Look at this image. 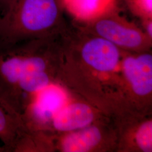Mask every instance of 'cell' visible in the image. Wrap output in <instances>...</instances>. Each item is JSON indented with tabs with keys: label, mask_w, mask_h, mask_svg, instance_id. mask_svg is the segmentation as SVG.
<instances>
[{
	"label": "cell",
	"mask_w": 152,
	"mask_h": 152,
	"mask_svg": "<svg viewBox=\"0 0 152 152\" xmlns=\"http://www.w3.org/2000/svg\"><path fill=\"white\" fill-rule=\"evenodd\" d=\"M1 14H0V18H1Z\"/></svg>",
	"instance_id": "14"
},
{
	"label": "cell",
	"mask_w": 152,
	"mask_h": 152,
	"mask_svg": "<svg viewBox=\"0 0 152 152\" xmlns=\"http://www.w3.org/2000/svg\"><path fill=\"white\" fill-rule=\"evenodd\" d=\"M21 131L18 121L0 105V140L7 152H12Z\"/></svg>",
	"instance_id": "9"
},
{
	"label": "cell",
	"mask_w": 152,
	"mask_h": 152,
	"mask_svg": "<svg viewBox=\"0 0 152 152\" xmlns=\"http://www.w3.org/2000/svg\"><path fill=\"white\" fill-rule=\"evenodd\" d=\"M60 0H15L0 18V39L10 42L60 36L68 27Z\"/></svg>",
	"instance_id": "1"
},
{
	"label": "cell",
	"mask_w": 152,
	"mask_h": 152,
	"mask_svg": "<svg viewBox=\"0 0 152 152\" xmlns=\"http://www.w3.org/2000/svg\"><path fill=\"white\" fill-rule=\"evenodd\" d=\"M78 26L108 40L125 52L150 51L152 46V39L136 23L123 16L120 9L86 24Z\"/></svg>",
	"instance_id": "2"
},
{
	"label": "cell",
	"mask_w": 152,
	"mask_h": 152,
	"mask_svg": "<svg viewBox=\"0 0 152 152\" xmlns=\"http://www.w3.org/2000/svg\"><path fill=\"white\" fill-rule=\"evenodd\" d=\"M54 147L63 152H106L118 146L117 134L99 120L80 129L61 133Z\"/></svg>",
	"instance_id": "3"
},
{
	"label": "cell",
	"mask_w": 152,
	"mask_h": 152,
	"mask_svg": "<svg viewBox=\"0 0 152 152\" xmlns=\"http://www.w3.org/2000/svg\"><path fill=\"white\" fill-rule=\"evenodd\" d=\"M131 15L141 20L152 18V0H118Z\"/></svg>",
	"instance_id": "10"
},
{
	"label": "cell",
	"mask_w": 152,
	"mask_h": 152,
	"mask_svg": "<svg viewBox=\"0 0 152 152\" xmlns=\"http://www.w3.org/2000/svg\"><path fill=\"white\" fill-rule=\"evenodd\" d=\"M125 135L127 136H122L118 141L117 147H121L122 151L152 152V119L141 121L132 129H130Z\"/></svg>",
	"instance_id": "7"
},
{
	"label": "cell",
	"mask_w": 152,
	"mask_h": 152,
	"mask_svg": "<svg viewBox=\"0 0 152 152\" xmlns=\"http://www.w3.org/2000/svg\"><path fill=\"white\" fill-rule=\"evenodd\" d=\"M100 112L91 105L74 102L60 109L51 120L54 130L65 133L85 127L99 120Z\"/></svg>",
	"instance_id": "5"
},
{
	"label": "cell",
	"mask_w": 152,
	"mask_h": 152,
	"mask_svg": "<svg viewBox=\"0 0 152 152\" xmlns=\"http://www.w3.org/2000/svg\"><path fill=\"white\" fill-rule=\"evenodd\" d=\"M15 0H0V14L2 16L5 14L14 3Z\"/></svg>",
	"instance_id": "12"
},
{
	"label": "cell",
	"mask_w": 152,
	"mask_h": 152,
	"mask_svg": "<svg viewBox=\"0 0 152 152\" xmlns=\"http://www.w3.org/2000/svg\"><path fill=\"white\" fill-rule=\"evenodd\" d=\"M141 27L147 36L152 39V18L145 19L140 20Z\"/></svg>",
	"instance_id": "11"
},
{
	"label": "cell",
	"mask_w": 152,
	"mask_h": 152,
	"mask_svg": "<svg viewBox=\"0 0 152 152\" xmlns=\"http://www.w3.org/2000/svg\"><path fill=\"white\" fill-rule=\"evenodd\" d=\"M51 85L38 92L39 96L33 107L35 112L42 120L45 118L46 121L49 119L51 121L55 114L66 104L64 92L59 87H51Z\"/></svg>",
	"instance_id": "8"
},
{
	"label": "cell",
	"mask_w": 152,
	"mask_h": 152,
	"mask_svg": "<svg viewBox=\"0 0 152 152\" xmlns=\"http://www.w3.org/2000/svg\"><path fill=\"white\" fill-rule=\"evenodd\" d=\"M0 152H7V150L5 147L4 145L2 147H0Z\"/></svg>",
	"instance_id": "13"
},
{
	"label": "cell",
	"mask_w": 152,
	"mask_h": 152,
	"mask_svg": "<svg viewBox=\"0 0 152 152\" xmlns=\"http://www.w3.org/2000/svg\"><path fill=\"white\" fill-rule=\"evenodd\" d=\"M121 63L123 80L131 96L143 103L151 102L152 55L150 51H124Z\"/></svg>",
	"instance_id": "4"
},
{
	"label": "cell",
	"mask_w": 152,
	"mask_h": 152,
	"mask_svg": "<svg viewBox=\"0 0 152 152\" xmlns=\"http://www.w3.org/2000/svg\"><path fill=\"white\" fill-rule=\"evenodd\" d=\"M65 14L73 23L83 25L120 9L118 0H60Z\"/></svg>",
	"instance_id": "6"
}]
</instances>
